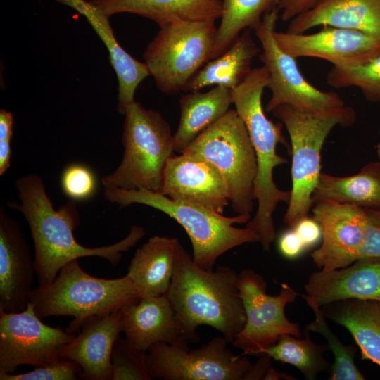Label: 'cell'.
<instances>
[{
	"instance_id": "obj_1",
	"label": "cell",
	"mask_w": 380,
	"mask_h": 380,
	"mask_svg": "<svg viewBox=\"0 0 380 380\" xmlns=\"http://www.w3.org/2000/svg\"><path fill=\"white\" fill-rule=\"evenodd\" d=\"M20 203L8 205L20 211L30 227L34 246V267L39 285L51 283L68 262L82 257L99 256L113 266L118 264L122 252L129 251L145 235L144 227H131L121 241L110 246L89 248L80 244L73 232L80 224L76 201L70 200L55 209L46 194L43 180L30 174L15 182Z\"/></svg>"
},
{
	"instance_id": "obj_2",
	"label": "cell",
	"mask_w": 380,
	"mask_h": 380,
	"mask_svg": "<svg viewBox=\"0 0 380 380\" xmlns=\"http://www.w3.org/2000/svg\"><path fill=\"white\" fill-rule=\"evenodd\" d=\"M239 274L227 267L206 270L199 267L180 245L173 276L165 293L182 336L196 341L197 328L208 325L233 341L246 323L238 288Z\"/></svg>"
},
{
	"instance_id": "obj_3",
	"label": "cell",
	"mask_w": 380,
	"mask_h": 380,
	"mask_svg": "<svg viewBox=\"0 0 380 380\" xmlns=\"http://www.w3.org/2000/svg\"><path fill=\"white\" fill-rule=\"evenodd\" d=\"M268 83L269 72L262 65L252 69L243 81L232 89V102L247 128L257 159L254 196L258 207L246 227L258 235L265 251L270 250L276 237L273 213L279 203H288L291 198V191L279 189L273 177L275 167L288 163L277 154V145L281 144L289 153L291 145L283 135L284 125L270 120L262 108V96Z\"/></svg>"
},
{
	"instance_id": "obj_4",
	"label": "cell",
	"mask_w": 380,
	"mask_h": 380,
	"mask_svg": "<svg viewBox=\"0 0 380 380\" xmlns=\"http://www.w3.org/2000/svg\"><path fill=\"white\" fill-rule=\"evenodd\" d=\"M77 260L65 265L53 281L32 291L30 303L40 319L71 316L66 331L75 334L89 317L120 311L141 298L127 275L98 278L84 272Z\"/></svg>"
},
{
	"instance_id": "obj_5",
	"label": "cell",
	"mask_w": 380,
	"mask_h": 380,
	"mask_svg": "<svg viewBox=\"0 0 380 380\" xmlns=\"http://www.w3.org/2000/svg\"><path fill=\"white\" fill-rule=\"evenodd\" d=\"M103 187L106 199L117 203L120 208L134 203L144 204L174 219L190 239L194 261L204 270H213L218 257L232 248L246 243L260 242L258 235L253 230L233 225L247 223L251 215L227 217L195 205L172 200L160 192Z\"/></svg>"
},
{
	"instance_id": "obj_6",
	"label": "cell",
	"mask_w": 380,
	"mask_h": 380,
	"mask_svg": "<svg viewBox=\"0 0 380 380\" xmlns=\"http://www.w3.org/2000/svg\"><path fill=\"white\" fill-rule=\"evenodd\" d=\"M272 113L285 126L291 141L292 188L284 222L292 228L313 206L312 196L322 173L321 151L327 136L337 125H352L355 113L346 105L318 113L281 105Z\"/></svg>"
},
{
	"instance_id": "obj_7",
	"label": "cell",
	"mask_w": 380,
	"mask_h": 380,
	"mask_svg": "<svg viewBox=\"0 0 380 380\" xmlns=\"http://www.w3.org/2000/svg\"><path fill=\"white\" fill-rule=\"evenodd\" d=\"M122 142L123 158L118 167L101 178L103 186L160 192L167 160L174 156V134L156 110L137 101L126 109Z\"/></svg>"
},
{
	"instance_id": "obj_8",
	"label": "cell",
	"mask_w": 380,
	"mask_h": 380,
	"mask_svg": "<svg viewBox=\"0 0 380 380\" xmlns=\"http://www.w3.org/2000/svg\"><path fill=\"white\" fill-rule=\"evenodd\" d=\"M187 340L158 342L146 354L151 379L164 380H260L270 367L271 358L259 355L252 364L244 355H235L224 337L217 336L189 350Z\"/></svg>"
},
{
	"instance_id": "obj_9",
	"label": "cell",
	"mask_w": 380,
	"mask_h": 380,
	"mask_svg": "<svg viewBox=\"0 0 380 380\" xmlns=\"http://www.w3.org/2000/svg\"><path fill=\"white\" fill-rule=\"evenodd\" d=\"M182 153L213 165L227 183L233 210L237 215H251L255 200L257 159L247 128L236 110L229 109Z\"/></svg>"
},
{
	"instance_id": "obj_10",
	"label": "cell",
	"mask_w": 380,
	"mask_h": 380,
	"mask_svg": "<svg viewBox=\"0 0 380 380\" xmlns=\"http://www.w3.org/2000/svg\"><path fill=\"white\" fill-rule=\"evenodd\" d=\"M143 57L157 88L164 94L184 91L189 80L211 58L217 27L215 20H171L159 25Z\"/></svg>"
},
{
	"instance_id": "obj_11",
	"label": "cell",
	"mask_w": 380,
	"mask_h": 380,
	"mask_svg": "<svg viewBox=\"0 0 380 380\" xmlns=\"http://www.w3.org/2000/svg\"><path fill=\"white\" fill-rule=\"evenodd\" d=\"M279 16L274 7L264 15L254 30L262 47L258 57L267 68V88L272 92L265 110L272 113L279 106L288 105L299 110L318 113L344 106L343 100L336 93L319 90L307 81L296 58L279 46L273 35Z\"/></svg>"
},
{
	"instance_id": "obj_12",
	"label": "cell",
	"mask_w": 380,
	"mask_h": 380,
	"mask_svg": "<svg viewBox=\"0 0 380 380\" xmlns=\"http://www.w3.org/2000/svg\"><path fill=\"white\" fill-rule=\"evenodd\" d=\"M238 288L246 323L232 343L243 350V355H258L283 334L301 336L300 326L291 322L284 312L286 305L298 295L289 284H282L278 295H267L265 279L252 270H244L239 274Z\"/></svg>"
},
{
	"instance_id": "obj_13",
	"label": "cell",
	"mask_w": 380,
	"mask_h": 380,
	"mask_svg": "<svg viewBox=\"0 0 380 380\" xmlns=\"http://www.w3.org/2000/svg\"><path fill=\"white\" fill-rule=\"evenodd\" d=\"M41 319L30 302L21 312L0 311V374L13 373L23 365L37 367L61 359V350L75 334Z\"/></svg>"
},
{
	"instance_id": "obj_14",
	"label": "cell",
	"mask_w": 380,
	"mask_h": 380,
	"mask_svg": "<svg viewBox=\"0 0 380 380\" xmlns=\"http://www.w3.org/2000/svg\"><path fill=\"white\" fill-rule=\"evenodd\" d=\"M279 46L295 58L313 57L333 66H355L380 55V38L350 29L324 26L312 34L273 32Z\"/></svg>"
},
{
	"instance_id": "obj_15",
	"label": "cell",
	"mask_w": 380,
	"mask_h": 380,
	"mask_svg": "<svg viewBox=\"0 0 380 380\" xmlns=\"http://www.w3.org/2000/svg\"><path fill=\"white\" fill-rule=\"evenodd\" d=\"M312 212L322 232L320 247L311 253L315 265L329 270L356 261L365 236L366 209L325 201L315 203Z\"/></svg>"
},
{
	"instance_id": "obj_16",
	"label": "cell",
	"mask_w": 380,
	"mask_h": 380,
	"mask_svg": "<svg viewBox=\"0 0 380 380\" xmlns=\"http://www.w3.org/2000/svg\"><path fill=\"white\" fill-rule=\"evenodd\" d=\"M160 193L219 214L229 203L227 183L217 169L201 157L184 153L167 160Z\"/></svg>"
},
{
	"instance_id": "obj_17",
	"label": "cell",
	"mask_w": 380,
	"mask_h": 380,
	"mask_svg": "<svg viewBox=\"0 0 380 380\" xmlns=\"http://www.w3.org/2000/svg\"><path fill=\"white\" fill-rule=\"evenodd\" d=\"M35 273L20 224L0 207V311L25 310L33 290Z\"/></svg>"
},
{
	"instance_id": "obj_18",
	"label": "cell",
	"mask_w": 380,
	"mask_h": 380,
	"mask_svg": "<svg viewBox=\"0 0 380 380\" xmlns=\"http://www.w3.org/2000/svg\"><path fill=\"white\" fill-rule=\"evenodd\" d=\"M304 299L319 307L346 299L380 302V258H364L338 269L312 272L305 284Z\"/></svg>"
},
{
	"instance_id": "obj_19",
	"label": "cell",
	"mask_w": 380,
	"mask_h": 380,
	"mask_svg": "<svg viewBox=\"0 0 380 380\" xmlns=\"http://www.w3.org/2000/svg\"><path fill=\"white\" fill-rule=\"evenodd\" d=\"M120 319V310L89 317L73 340L61 350V358L80 367V379H112L111 353L121 332Z\"/></svg>"
},
{
	"instance_id": "obj_20",
	"label": "cell",
	"mask_w": 380,
	"mask_h": 380,
	"mask_svg": "<svg viewBox=\"0 0 380 380\" xmlns=\"http://www.w3.org/2000/svg\"><path fill=\"white\" fill-rule=\"evenodd\" d=\"M120 327L129 343L144 352L156 343H172L183 338L165 294L144 297L122 308Z\"/></svg>"
},
{
	"instance_id": "obj_21",
	"label": "cell",
	"mask_w": 380,
	"mask_h": 380,
	"mask_svg": "<svg viewBox=\"0 0 380 380\" xmlns=\"http://www.w3.org/2000/svg\"><path fill=\"white\" fill-rule=\"evenodd\" d=\"M84 15L103 42L109 53L110 62L118 80V111L124 115L134 101L138 85L150 75L145 63L130 56L118 42L109 22V17L85 0H56Z\"/></svg>"
},
{
	"instance_id": "obj_22",
	"label": "cell",
	"mask_w": 380,
	"mask_h": 380,
	"mask_svg": "<svg viewBox=\"0 0 380 380\" xmlns=\"http://www.w3.org/2000/svg\"><path fill=\"white\" fill-rule=\"evenodd\" d=\"M317 26L355 30L380 38V0H319L290 20L286 32L305 33Z\"/></svg>"
},
{
	"instance_id": "obj_23",
	"label": "cell",
	"mask_w": 380,
	"mask_h": 380,
	"mask_svg": "<svg viewBox=\"0 0 380 380\" xmlns=\"http://www.w3.org/2000/svg\"><path fill=\"white\" fill-rule=\"evenodd\" d=\"M180 245L175 238L154 236L137 249L127 275L141 298L167 293Z\"/></svg>"
},
{
	"instance_id": "obj_24",
	"label": "cell",
	"mask_w": 380,
	"mask_h": 380,
	"mask_svg": "<svg viewBox=\"0 0 380 380\" xmlns=\"http://www.w3.org/2000/svg\"><path fill=\"white\" fill-rule=\"evenodd\" d=\"M108 17L127 13L163 23L180 20H216L222 12V0H89Z\"/></svg>"
},
{
	"instance_id": "obj_25",
	"label": "cell",
	"mask_w": 380,
	"mask_h": 380,
	"mask_svg": "<svg viewBox=\"0 0 380 380\" xmlns=\"http://www.w3.org/2000/svg\"><path fill=\"white\" fill-rule=\"evenodd\" d=\"M260 52L251 29L243 30L224 53L208 61L193 75L184 91H198L214 84L230 89L236 87L250 73L252 62Z\"/></svg>"
},
{
	"instance_id": "obj_26",
	"label": "cell",
	"mask_w": 380,
	"mask_h": 380,
	"mask_svg": "<svg viewBox=\"0 0 380 380\" xmlns=\"http://www.w3.org/2000/svg\"><path fill=\"white\" fill-rule=\"evenodd\" d=\"M326 318L344 327L360 349L362 360L380 367V302L346 299L323 306Z\"/></svg>"
},
{
	"instance_id": "obj_27",
	"label": "cell",
	"mask_w": 380,
	"mask_h": 380,
	"mask_svg": "<svg viewBox=\"0 0 380 380\" xmlns=\"http://www.w3.org/2000/svg\"><path fill=\"white\" fill-rule=\"evenodd\" d=\"M232 89L216 85L207 92L193 91L179 101L180 119L174 134L175 151L182 153L201 132L221 118L232 104Z\"/></svg>"
},
{
	"instance_id": "obj_28",
	"label": "cell",
	"mask_w": 380,
	"mask_h": 380,
	"mask_svg": "<svg viewBox=\"0 0 380 380\" xmlns=\"http://www.w3.org/2000/svg\"><path fill=\"white\" fill-rule=\"evenodd\" d=\"M312 201L313 204L329 201L380 211V163L370 162L347 177L322 172Z\"/></svg>"
},
{
	"instance_id": "obj_29",
	"label": "cell",
	"mask_w": 380,
	"mask_h": 380,
	"mask_svg": "<svg viewBox=\"0 0 380 380\" xmlns=\"http://www.w3.org/2000/svg\"><path fill=\"white\" fill-rule=\"evenodd\" d=\"M277 0H222L220 23L210 60L224 53L246 29L255 30Z\"/></svg>"
},
{
	"instance_id": "obj_30",
	"label": "cell",
	"mask_w": 380,
	"mask_h": 380,
	"mask_svg": "<svg viewBox=\"0 0 380 380\" xmlns=\"http://www.w3.org/2000/svg\"><path fill=\"white\" fill-rule=\"evenodd\" d=\"M304 335V338H299L291 334H283L275 343L260 351L258 356L266 355L276 361L290 364L306 379L314 380L319 373L331 368L323 355L329 347L327 344L314 343L306 329Z\"/></svg>"
},
{
	"instance_id": "obj_31",
	"label": "cell",
	"mask_w": 380,
	"mask_h": 380,
	"mask_svg": "<svg viewBox=\"0 0 380 380\" xmlns=\"http://www.w3.org/2000/svg\"><path fill=\"white\" fill-rule=\"evenodd\" d=\"M305 300L315 315L314 320L307 324L305 329L310 332L322 334L327 340L329 350L333 353L334 356V362L331 365V374L329 379H365L355 363V348L353 346H346L341 342L329 328L320 307L309 299H305Z\"/></svg>"
},
{
	"instance_id": "obj_32",
	"label": "cell",
	"mask_w": 380,
	"mask_h": 380,
	"mask_svg": "<svg viewBox=\"0 0 380 380\" xmlns=\"http://www.w3.org/2000/svg\"><path fill=\"white\" fill-rule=\"evenodd\" d=\"M336 89L355 87L372 102L380 101V55L355 66H332L326 79Z\"/></svg>"
},
{
	"instance_id": "obj_33",
	"label": "cell",
	"mask_w": 380,
	"mask_h": 380,
	"mask_svg": "<svg viewBox=\"0 0 380 380\" xmlns=\"http://www.w3.org/2000/svg\"><path fill=\"white\" fill-rule=\"evenodd\" d=\"M146 354L118 336L111 353V380L152 379L146 367Z\"/></svg>"
},
{
	"instance_id": "obj_34",
	"label": "cell",
	"mask_w": 380,
	"mask_h": 380,
	"mask_svg": "<svg viewBox=\"0 0 380 380\" xmlns=\"http://www.w3.org/2000/svg\"><path fill=\"white\" fill-rule=\"evenodd\" d=\"M61 186L64 194L70 200L86 201L94 196L97 179L90 167L80 163H72L63 171Z\"/></svg>"
},
{
	"instance_id": "obj_35",
	"label": "cell",
	"mask_w": 380,
	"mask_h": 380,
	"mask_svg": "<svg viewBox=\"0 0 380 380\" xmlns=\"http://www.w3.org/2000/svg\"><path fill=\"white\" fill-rule=\"evenodd\" d=\"M81 372L76 362L61 358L26 373H1L0 380H76L80 377Z\"/></svg>"
},
{
	"instance_id": "obj_36",
	"label": "cell",
	"mask_w": 380,
	"mask_h": 380,
	"mask_svg": "<svg viewBox=\"0 0 380 380\" xmlns=\"http://www.w3.org/2000/svg\"><path fill=\"white\" fill-rule=\"evenodd\" d=\"M367 210L363 242L358 251L357 260L380 258V211Z\"/></svg>"
},
{
	"instance_id": "obj_37",
	"label": "cell",
	"mask_w": 380,
	"mask_h": 380,
	"mask_svg": "<svg viewBox=\"0 0 380 380\" xmlns=\"http://www.w3.org/2000/svg\"><path fill=\"white\" fill-rule=\"evenodd\" d=\"M279 253L284 258L295 259L299 257L306 248L293 228L282 232L277 240Z\"/></svg>"
},
{
	"instance_id": "obj_38",
	"label": "cell",
	"mask_w": 380,
	"mask_h": 380,
	"mask_svg": "<svg viewBox=\"0 0 380 380\" xmlns=\"http://www.w3.org/2000/svg\"><path fill=\"white\" fill-rule=\"evenodd\" d=\"M292 228L295 229L306 249L317 245L322 239L319 223L308 216L300 219Z\"/></svg>"
},
{
	"instance_id": "obj_39",
	"label": "cell",
	"mask_w": 380,
	"mask_h": 380,
	"mask_svg": "<svg viewBox=\"0 0 380 380\" xmlns=\"http://www.w3.org/2000/svg\"><path fill=\"white\" fill-rule=\"evenodd\" d=\"M319 0H277L275 8L280 18L284 21H290L297 15L314 6Z\"/></svg>"
},
{
	"instance_id": "obj_40",
	"label": "cell",
	"mask_w": 380,
	"mask_h": 380,
	"mask_svg": "<svg viewBox=\"0 0 380 380\" xmlns=\"http://www.w3.org/2000/svg\"><path fill=\"white\" fill-rule=\"evenodd\" d=\"M13 115L5 109L0 110V141H11L13 135Z\"/></svg>"
},
{
	"instance_id": "obj_41",
	"label": "cell",
	"mask_w": 380,
	"mask_h": 380,
	"mask_svg": "<svg viewBox=\"0 0 380 380\" xmlns=\"http://www.w3.org/2000/svg\"><path fill=\"white\" fill-rule=\"evenodd\" d=\"M379 134H380V131H379ZM376 153H377L378 158L380 159V141L376 146Z\"/></svg>"
}]
</instances>
